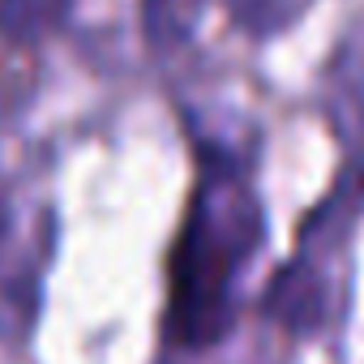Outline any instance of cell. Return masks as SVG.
Instances as JSON below:
<instances>
[{
    "mask_svg": "<svg viewBox=\"0 0 364 364\" xmlns=\"http://www.w3.org/2000/svg\"><path fill=\"white\" fill-rule=\"evenodd\" d=\"M73 0H0V39L14 48H35L65 26Z\"/></svg>",
    "mask_w": 364,
    "mask_h": 364,
    "instance_id": "1",
    "label": "cell"
},
{
    "mask_svg": "<svg viewBox=\"0 0 364 364\" xmlns=\"http://www.w3.org/2000/svg\"><path fill=\"white\" fill-rule=\"evenodd\" d=\"M206 0H141V31L154 52L189 43Z\"/></svg>",
    "mask_w": 364,
    "mask_h": 364,
    "instance_id": "2",
    "label": "cell"
},
{
    "mask_svg": "<svg viewBox=\"0 0 364 364\" xmlns=\"http://www.w3.org/2000/svg\"><path fill=\"white\" fill-rule=\"evenodd\" d=\"M313 0H228L232 26L253 35V39H270L287 26H296L309 14Z\"/></svg>",
    "mask_w": 364,
    "mask_h": 364,
    "instance_id": "3",
    "label": "cell"
}]
</instances>
